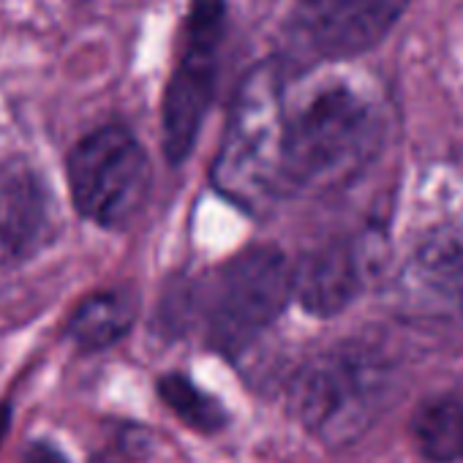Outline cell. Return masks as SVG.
<instances>
[{
	"label": "cell",
	"mask_w": 463,
	"mask_h": 463,
	"mask_svg": "<svg viewBox=\"0 0 463 463\" xmlns=\"http://www.w3.org/2000/svg\"><path fill=\"white\" fill-rule=\"evenodd\" d=\"M395 392V371L371 349H335L314 360L295 384L300 422L327 444L363 436Z\"/></svg>",
	"instance_id": "7a4b0ae2"
},
{
	"label": "cell",
	"mask_w": 463,
	"mask_h": 463,
	"mask_svg": "<svg viewBox=\"0 0 463 463\" xmlns=\"http://www.w3.org/2000/svg\"><path fill=\"white\" fill-rule=\"evenodd\" d=\"M363 289V260L352 243H325L292 268V298L314 317L341 314Z\"/></svg>",
	"instance_id": "52a82bcc"
},
{
	"label": "cell",
	"mask_w": 463,
	"mask_h": 463,
	"mask_svg": "<svg viewBox=\"0 0 463 463\" xmlns=\"http://www.w3.org/2000/svg\"><path fill=\"white\" fill-rule=\"evenodd\" d=\"M6 425H9V409H0V439L6 433Z\"/></svg>",
	"instance_id": "5bb4252c"
},
{
	"label": "cell",
	"mask_w": 463,
	"mask_h": 463,
	"mask_svg": "<svg viewBox=\"0 0 463 463\" xmlns=\"http://www.w3.org/2000/svg\"><path fill=\"white\" fill-rule=\"evenodd\" d=\"M158 395H161V401L188 428H194L199 433H215L226 422L223 406L213 395H207L204 390H199L183 373H166V376H161L158 379Z\"/></svg>",
	"instance_id": "7c38bea8"
},
{
	"label": "cell",
	"mask_w": 463,
	"mask_h": 463,
	"mask_svg": "<svg viewBox=\"0 0 463 463\" xmlns=\"http://www.w3.org/2000/svg\"><path fill=\"white\" fill-rule=\"evenodd\" d=\"M69 185L77 210L99 226H123L150 194V161L123 126H104L69 153Z\"/></svg>",
	"instance_id": "277c9868"
},
{
	"label": "cell",
	"mask_w": 463,
	"mask_h": 463,
	"mask_svg": "<svg viewBox=\"0 0 463 463\" xmlns=\"http://www.w3.org/2000/svg\"><path fill=\"white\" fill-rule=\"evenodd\" d=\"M411 439L430 463L463 458V406L452 398L425 401L411 417Z\"/></svg>",
	"instance_id": "30bf717a"
},
{
	"label": "cell",
	"mask_w": 463,
	"mask_h": 463,
	"mask_svg": "<svg viewBox=\"0 0 463 463\" xmlns=\"http://www.w3.org/2000/svg\"><path fill=\"white\" fill-rule=\"evenodd\" d=\"M382 139L384 112L363 80L268 61L235 96L213 183L249 210L335 191L373 161Z\"/></svg>",
	"instance_id": "6da1fadb"
},
{
	"label": "cell",
	"mask_w": 463,
	"mask_h": 463,
	"mask_svg": "<svg viewBox=\"0 0 463 463\" xmlns=\"http://www.w3.org/2000/svg\"><path fill=\"white\" fill-rule=\"evenodd\" d=\"M134 325V303L118 292L88 298L69 322V335L82 349H104L118 344Z\"/></svg>",
	"instance_id": "8fae6325"
},
{
	"label": "cell",
	"mask_w": 463,
	"mask_h": 463,
	"mask_svg": "<svg viewBox=\"0 0 463 463\" xmlns=\"http://www.w3.org/2000/svg\"><path fill=\"white\" fill-rule=\"evenodd\" d=\"M25 463H66V458L52 444H33L25 455Z\"/></svg>",
	"instance_id": "4fadbf2b"
},
{
	"label": "cell",
	"mask_w": 463,
	"mask_h": 463,
	"mask_svg": "<svg viewBox=\"0 0 463 463\" xmlns=\"http://www.w3.org/2000/svg\"><path fill=\"white\" fill-rule=\"evenodd\" d=\"M409 0H298L289 44L298 58L333 63L376 47L406 12Z\"/></svg>",
	"instance_id": "8992f818"
},
{
	"label": "cell",
	"mask_w": 463,
	"mask_h": 463,
	"mask_svg": "<svg viewBox=\"0 0 463 463\" xmlns=\"http://www.w3.org/2000/svg\"><path fill=\"white\" fill-rule=\"evenodd\" d=\"M292 298V265L273 246L226 262L207 292V333L221 352H238L268 330Z\"/></svg>",
	"instance_id": "3957f363"
},
{
	"label": "cell",
	"mask_w": 463,
	"mask_h": 463,
	"mask_svg": "<svg viewBox=\"0 0 463 463\" xmlns=\"http://www.w3.org/2000/svg\"><path fill=\"white\" fill-rule=\"evenodd\" d=\"M226 31L223 0H191L180 28V52L164 93V153L180 164L199 134L215 93L221 44Z\"/></svg>",
	"instance_id": "5b68a950"
},
{
	"label": "cell",
	"mask_w": 463,
	"mask_h": 463,
	"mask_svg": "<svg viewBox=\"0 0 463 463\" xmlns=\"http://www.w3.org/2000/svg\"><path fill=\"white\" fill-rule=\"evenodd\" d=\"M411 292L430 308L463 314V235L436 229L409 262Z\"/></svg>",
	"instance_id": "9c48e42d"
},
{
	"label": "cell",
	"mask_w": 463,
	"mask_h": 463,
	"mask_svg": "<svg viewBox=\"0 0 463 463\" xmlns=\"http://www.w3.org/2000/svg\"><path fill=\"white\" fill-rule=\"evenodd\" d=\"M50 199L39 175L23 161H0V243L17 254L42 243Z\"/></svg>",
	"instance_id": "ba28073f"
}]
</instances>
